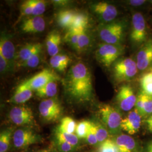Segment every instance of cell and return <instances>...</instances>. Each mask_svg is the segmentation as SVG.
Masks as SVG:
<instances>
[{"label": "cell", "instance_id": "1", "mask_svg": "<svg viewBox=\"0 0 152 152\" xmlns=\"http://www.w3.org/2000/svg\"><path fill=\"white\" fill-rule=\"evenodd\" d=\"M66 90L72 98L78 102H88L93 96L91 75L83 63L73 65L66 78Z\"/></svg>", "mask_w": 152, "mask_h": 152}, {"label": "cell", "instance_id": "2", "mask_svg": "<svg viewBox=\"0 0 152 152\" xmlns=\"http://www.w3.org/2000/svg\"><path fill=\"white\" fill-rule=\"evenodd\" d=\"M137 70L136 61L129 58L119 59L113 64L114 79L118 83L129 81L135 77Z\"/></svg>", "mask_w": 152, "mask_h": 152}, {"label": "cell", "instance_id": "3", "mask_svg": "<svg viewBox=\"0 0 152 152\" xmlns=\"http://www.w3.org/2000/svg\"><path fill=\"white\" fill-rule=\"evenodd\" d=\"M125 25L121 22H111L99 28V35L104 43L121 45L125 33Z\"/></svg>", "mask_w": 152, "mask_h": 152}, {"label": "cell", "instance_id": "4", "mask_svg": "<svg viewBox=\"0 0 152 152\" xmlns=\"http://www.w3.org/2000/svg\"><path fill=\"white\" fill-rule=\"evenodd\" d=\"M101 120L109 132L113 135L120 133L121 129L122 116L118 109L105 104L102 106L99 110Z\"/></svg>", "mask_w": 152, "mask_h": 152}, {"label": "cell", "instance_id": "5", "mask_svg": "<svg viewBox=\"0 0 152 152\" xmlns=\"http://www.w3.org/2000/svg\"><path fill=\"white\" fill-rule=\"evenodd\" d=\"M124 49L121 45H112L104 43L99 45L96 51L98 61L105 67L114 64L124 54Z\"/></svg>", "mask_w": 152, "mask_h": 152}, {"label": "cell", "instance_id": "6", "mask_svg": "<svg viewBox=\"0 0 152 152\" xmlns=\"http://www.w3.org/2000/svg\"><path fill=\"white\" fill-rule=\"evenodd\" d=\"M38 109L41 116L48 122H53L59 119L62 112L60 102L54 98L42 100Z\"/></svg>", "mask_w": 152, "mask_h": 152}, {"label": "cell", "instance_id": "7", "mask_svg": "<svg viewBox=\"0 0 152 152\" xmlns=\"http://www.w3.org/2000/svg\"><path fill=\"white\" fill-rule=\"evenodd\" d=\"M131 41L137 45L145 43L147 41L146 24L143 15L140 12H136L132 16Z\"/></svg>", "mask_w": 152, "mask_h": 152}, {"label": "cell", "instance_id": "8", "mask_svg": "<svg viewBox=\"0 0 152 152\" xmlns=\"http://www.w3.org/2000/svg\"><path fill=\"white\" fill-rule=\"evenodd\" d=\"M59 79V76L54 72L49 69H44L33 76L32 77L23 82V83L32 90L33 91H36L38 88L43 87L49 82L56 81Z\"/></svg>", "mask_w": 152, "mask_h": 152}, {"label": "cell", "instance_id": "9", "mask_svg": "<svg viewBox=\"0 0 152 152\" xmlns=\"http://www.w3.org/2000/svg\"><path fill=\"white\" fill-rule=\"evenodd\" d=\"M137 96L134 91L129 85L120 87L116 95V102L119 107L125 112L130 111L135 106Z\"/></svg>", "mask_w": 152, "mask_h": 152}, {"label": "cell", "instance_id": "10", "mask_svg": "<svg viewBox=\"0 0 152 152\" xmlns=\"http://www.w3.org/2000/svg\"><path fill=\"white\" fill-rule=\"evenodd\" d=\"M12 139L14 147L23 149L37 143L40 137L30 129H20L14 132Z\"/></svg>", "mask_w": 152, "mask_h": 152}, {"label": "cell", "instance_id": "11", "mask_svg": "<svg viewBox=\"0 0 152 152\" xmlns=\"http://www.w3.org/2000/svg\"><path fill=\"white\" fill-rule=\"evenodd\" d=\"M9 118L14 124L19 126L29 125L34 121L32 110L26 106L15 107L11 109Z\"/></svg>", "mask_w": 152, "mask_h": 152}, {"label": "cell", "instance_id": "12", "mask_svg": "<svg viewBox=\"0 0 152 152\" xmlns=\"http://www.w3.org/2000/svg\"><path fill=\"white\" fill-rule=\"evenodd\" d=\"M136 64L139 70L144 71L152 65V39L142 45L136 55Z\"/></svg>", "mask_w": 152, "mask_h": 152}, {"label": "cell", "instance_id": "13", "mask_svg": "<svg viewBox=\"0 0 152 152\" xmlns=\"http://www.w3.org/2000/svg\"><path fill=\"white\" fill-rule=\"evenodd\" d=\"M91 9L100 19L106 23L112 22L118 15L116 7L105 2H99L92 4Z\"/></svg>", "mask_w": 152, "mask_h": 152}, {"label": "cell", "instance_id": "14", "mask_svg": "<svg viewBox=\"0 0 152 152\" xmlns=\"http://www.w3.org/2000/svg\"><path fill=\"white\" fill-rule=\"evenodd\" d=\"M141 116L136 110L130 111L121 122V129L129 135L137 133L141 126Z\"/></svg>", "mask_w": 152, "mask_h": 152}, {"label": "cell", "instance_id": "15", "mask_svg": "<svg viewBox=\"0 0 152 152\" xmlns=\"http://www.w3.org/2000/svg\"><path fill=\"white\" fill-rule=\"evenodd\" d=\"M46 23L41 16H33L23 20L21 24V29L23 32L36 33L44 31Z\"/></svg>", "mask_w": 152, "mask_h": 152}, {"label": "cell", "instance_id": "16", "mask_svg": "<svg viewBox=\"0 0 152 152\" xmlns=\"http://www.w3.org/2000/svg\"><path fill=\"white\" fill-rule=\"evenodd\" d=\"M0 54L7 61L10 68L15 65L16 60L15 49L12 41L5 36H2L0 39Z\"/></svg>", "mask_w": 152, "mask_h": 152}, {"label": "cell", "instance_id": "17", "mask_svg": "<svg viewBox=\"0 0 152 152\" xmlns=\"http://www.w3.org/2000/svg\"><path fill=\"white\" fill-rule=\"evenodd\" d=\"M114 141L120 152H140L137 142L130 135H118L115 137Z\"/></svg>", "mask_w": 152, "mask_h": 152}, {"label": "cell", "instance_id": "18", "mask_svg": "<svg viewBox=\"0 0 152 152\" xmlns=\"http://www.w3.org/2000/svg\"><path fill=\"white\" fill-rule=\"evenodd\" d=\"M61 43V37L60 33L57 31H52L46 38V47L49 55L54 56L58 54L59 48Z\"/></svg>", "mask_w": 152, "mask_h": 152}, {"label": "cell", "instance_id": "19", "mask_svg": "<svg viewBox=\"0 0 152 152\" xmlns=\"http://www.w3.org/2000/svg\"><path fill=\"white\" fill-rule=\"evenodd\" d=\"M42 44L40 43H31L24 45L16 55V59L19 60V64L27 60L37 52L42 50Z\"/></svg>", "mask_w": 152, "mask_h": 152}, {"label": "cell", "instance_id": "20", "mask_svg": "<svg viewBox=\"0 0 152 152\" xmlns=\"http://www.w3.org/2000/svg\"><path fill=\"white\" fill-rule=\"evenodd\" d=\"M33 90L22 83L16 88L11 102L17 104L25 103L32 97Z\"/></svg>", "mask_w": 152, "mask_h": 152}, {"label": "cell", "instance_id": "21", "mask_svg": "<svg viewBox=\"0 0 152 152\" xmlns=\"http://www.w3.org/2000/svg\"><path fill=\"white\" fill-rule=\"evenodd\" d=\"M76 13V11L73 10H63L59 11L56 16L58 25L68 30L73 23Z\"/></svg>", "mask_w": 152, "mask_h": 152}, {"label": "cell", "instance_id": "22", "mask_svg": "<svg viewBox=\"0 0 152 152\" xmlns=\"http://www.w3.org/2000/svg\"><path fill=\"white\" fill-rule=\"evenodd\" d=\"M69 62L70 58L66 55H56L51 57L50 59V64L51 67L59 72L65 71Z\"/></svg>", "mask_w": 152, "mask_h": 152}, {"label": "cell", "instance_id": "23", "mask_svg": "<svg viewBox=\"0 0 152 152\" xmlns=\"http://www.w3.org/2000/svg\"><path fill=\"white\" fill-rule=\"evenodd\" d=\"M39 98H54L58 92V85L56 81H51L35 91Z\"/></svg>", "mask_w": 152, "mask_h": 152}, {"label": "cell", "instance_id": "24", "mask_svg": "<svg viewBox=\"0 0 152 152\" xmlns=\"http://www.w3.org/2000/svg\"><path fill=\"white\" fill-rule=\"evenodd\" d=\"M90 128L96 136L98 142L101 144L108 139V131L100 123L90 121Z\"/></svg>", "mask_w": 152, "mask_h": 152}, {"label": "cell", "instance_id": "25", "mask_svg": "<svg viewBox=\"0 0 152 152\" xmlns=\"http://www.w3.org/2000/svg\"><path fill=\"white\" fill-rule=\"evenodd\" d=\"M77 124L75 120L69 117H65L62 118L57 131L68 134L76 133Z\"/></svg>", "mask_w": 152, "mask_h": 152}, {"label": "cell", "instance_id": "26", "mask_svg": "<svg viewBox=\"0 0 152 152\" xmlns=\"http://www.w3.org/2000/svg\"><path fill=\"white\" fill-rule=\"evenodd\" d=\"M140 86L142 93L152 96V72L148 71L141 76Z\"/></svg>", "mask_w": 152, "mask_h": 152}, {"label": "cell", "instance_id": "27", "mask_svg": "<svg viewBox=\"0 0 152 152\" xmlns=\"http://www.w3.org/2000/svg\"><path fill=\"white\" fill-rule=\"evenodd\" d=\"M91 43L90 36L87 33L86 29H83L82 31L80 36L76 44L75 49L78 52H83L86 50Z\"/></svg>", "mask_w": 152, "mask_h": 152}, {"label": "cell", "instance_id": "28", "mask_svg": "<svg viewBox=\"0 0 152 152\" xmlns=\"http://www.w3.org/2000/svg\"><path fill=\"white\" fill-rule=\"evenodd\" d=\"M89 23V18L84 12H77L71 28L69 29L86 28Z\"/></svg>", "mask_w": 152, "mask_h": 152}, {"label": "cell", "instance_id": "29", "mask_svg": "<svg viewBox=\"0 0 152 152\" xmlns=\"http://www.w3.org/2000/svg\"><path fill=\"white\" fill-rule=\"evenodd\" d=\"M83 29H86V28L68 29L64 36V41L70 44L75 48L76 44L78 42L79 37L80 36L82 31Z\"/></svg>", "mask_w": 152, "mask_h": 152}, {"label": "cell", "instance_id": "30", "mask_svg": "<svg viewBox=\"0 0 152 152\" xmlns=\"http://www.w3.org/2000/svg\"><path fill=\"white\" fill-rule=\"evenodd\" d=\"M12 131L7 129L3 131L0 134V152H6L10 144L12 137Z\"/></svg>", "mask_w": 152, "mask_h": 152}, {"label": "cell", "instance_id": "31", "mask_svg": "<svg viewBox=\"0 0 152 152\" xmlns=\"http://www.w3.org/2000/svg\"><path fill=\"white\" fill-rule=\"evenodd\" d=\"M55 135L56 140L66 142L73 147H76L78 144V137L75 134L64 133L56 131Z\"/></svg>", "mask_w": 152, "mask_h": 152}, {"label": "cell", "instance_id": "32", "mask_svg": "<svg viewBox=\"0 0 152 152\" xmlns=\"http://www.w3.org/2000/svg\"><path fill=\"white\" fill-rule=\"evenodd\" d=\"M90 127V121H82L77 124L76 134L78 138L86 139Z\"/></svg>", "mask_w": 152, "mask_h": 152}, {"label": "cell", "instance_id": "33", "mask_svg": "<svg viewBox=\"0 0 152 152\" xmlns=\"http://www.w3.org/2000/svg\"><path fill=\"white\" fill-rule=\"evenodd\" d=\"M32 7L33 16H41L46 10V2L42 0H29Z\"/></svg>", "mask_w": 152, "mask_h": 152}, {"label": "cell", "instance_id": "34", "mask_svg": "<svg viewBox=\"0 0 152 152\" xmlns=\"http://www.w3.org/2000/svg\"><path fill=\"white\" fill-rule=\"evenodd\" d=\"M98 152H120L114 140L108 139L100 144Z\"/></svg>", "mask_w": 152, "mask_h": 152}, {"label": "cell", "instance_id": "35", "mask_svg": "<svg viewBox=\"0 0 152 152\" xmlns=\"http://www.w3.org/2000/svg\"><path fill=\"white\" fill-rule=\"evenodd\" d=\"M41 51H42V50L37 52L36 53H35L33 56H32L30 58H29L27 60H26V61L22 63L19 65L21 66H23V67L36 68L39 64L40 60H41Z\"/></svg>", "mask_w": 152, "mask_h": 152}, {"label": "cell", "instance_id": "36", "mask_svg": "<svg viewBox=\"0 0 152 152\" xmlns=\"http://www.w3.org/2000/svg\"><path fill=\"white\" fill-rule=\"evenodd\" d=\"M144 99L145 95L141 92L137 97L136 104H135V109L137 112L142 117H144Z\"/></svg>", "mask_w": 152, "mask_h": 152}, {"label": "cell", "instance_id": "37", "mask_svg": "<svg viewBox=\"0 0 152 152\" xmlns=\"http://www.w3.org/2000/svg\"><path fill=\"white\" fill-rule=\"evenodd\" d=\"M151 114H152V96L145 95L144 106V117L145 116L149 117Z\"/></svg>", "mask_w": 152, "mask_h": 152}, {"label": "cell", "instance_id": "38", "mask_svg": "<svg viewBox=\"0 0 152 152\" xmlns=\"http://www.w3.org/2000/svg\"><path fill=\"white\" fill-rule=\"evenodd\" d=\"M21 16H28L32 15V7L30 3V1L28 0L24 1L20 6Z\"/></svg>", "mask_w": 152, "mask_h": 152}, {"label": "cell", "instance_id": "39", "mask_svg": "<svg viewBox=\"0 0 152 152\" xmlns=\"http://www.w3.org/2000/svg\"><path fill=\"white\" fill-rule=\"evenodd\" d=\"M58 147L59 150L62 152H71L75 147L65 141L57 140Z\"/></svg>", "mask_w": 152, "mask_h": 152}, {"label": "cell", "instance_id": "40", "mask_svg": "<svg viewBox=\"0 0 152 152\" xmlns=\"http://www.w3.org/2000/svg\"><path fill=\"white\" fill-rule=\"evenodd\" d=\"M0 70L1 73H4L9 70H11L7 61L1 54H0Z\"/></svg>", "mask_w": 152, "mask_h": 152}, {"label": "cell", "instance_id": "41", "mask_svg": "<svg viewBox=\"0 0 152 152\" xmlns=\"http://www.w3.org/2000/svg\"><path fill=\"white\" fill-rule=\"evenodd\" d=\"M86 139L87 140V142L90 145H95L98 142L96 136L90 127V130L88 131V133L86 137Z\"/></svg>", "mask_w": 152, "mask_h": 152}, {"label": "cell", "instance_id": "42", "mask_svg": "<svg viewBox=\"0 0 152 152\" xmlns=\"http://www.w3.org/2000/svg\"><path fill=\"white\" fill-rule=\"evenodd\" d=\"M145 2L146 1H144V0H133V1H130L129 4L134 6H139L144 4Z\"/></svg>", "mask_w": 152, "mask_h": 152}, {"label": "cell", "instance_id": "43", "mask_svg": "<svg viewBox=\"0 0 152 152\" xmlns=\"http://www.w3.org/2000/svg\"><path fill=\"white\" fill-rule=\"evenodd\" d=\"M145 122L148 130L151 132H152V114L148 117V118L145 121Z\"/></svg>", "mask_w": 152, "mask_h": 152}, {"label": "cell", "instance_id": "44", "mask_svg": "<svg viewBox=\"0 0 152 152\" xmlns=\"http://www.w3.org/2000/svg\"><path fill=\"white\" fill-rule=\"evenodd\" d=\"M145 152H152V141H150L145 148Z\"/></svg>", "mask_w": 152, "mask_h": 152}, {"label": "cell", "instance_id": "45", "mask_svg": "<svg viewBox=\"0 0 152 152\" xmlns=\"http://www.w3.org/2000/svg\"><path fill=\"white\" fill-rule=\"evenodd\" d=\"M54 3L56 5H65L67 3V1H54Z\"/></svg>", "mask_w": 152, "mask_h": 152}, {"label": "cell", "instance_id": "46", "mask_svg": "<svg viewBox=\"0 0 152 152\" xmlns=\"http://www.w3.org/2000/svg\"><path fill=\"white\" fill-rule=\"evenodd\" d=\"M37 152H50L48 150H45V149H44V150H41V151H38Z\"/></svg>", "mask_w": 152, "mask_h": 152}, {"label": "cell", "instance_id": "47", "mask_svg": "<svg viewBox=\"0 0 152 152\" xmlns=\"http://www.w3.org/2000/svg\"><path fill=\"white\" fill-rule=\"evenodd\" d=\"M149 71H151L152 72V65L150 66V68H149Z\"/></svg>", "mask_w": 152, "mask_h": 152}, {"label": "cell", "instance_id": "48", "mask_svg": "<svg viewBox=\"0 0 152 152\" xmlns=\"http://www.w3.org/2000/svg\"><path fill=\"white\" fill-rule=\"evenodd\" d=\"M151 2H152V1H151Z\"/></svg>", "mask_w": 152, "mask_h": 152}]
</instances>
